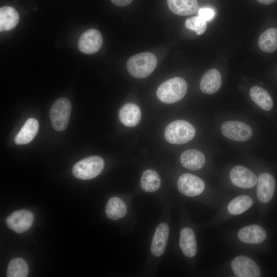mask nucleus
<instances>
[{"mask_svg": "<svg viewBox=\"0 0 277 277\" xmlns=\"http://www.w3.org/2000/svg\"><path fill=\"white\" fill-rule=\"evenodd\" d=\"M187 89V83L183 78L174 77L160 85L156 90V95L161 102L166 104H173L184 97Z\"/></svg>", "mask_w": 277, "mask_h": 277, "instance_id": "nucleus-1", "label": "nucleus"}, {"mask_svg": "<svg viewBox=\"0 0 277 277\" xmlns=\"http://www.w3.org/2000/svg\"><path fill=\"white\" fill-rule=\"evenodd\" d=\"M157 63V58L154 54L145 52L131 56L127 62L126 67L131 76L143 78L153 72Z\"/></svg>", "mask_w": 277, "mask_h": 277, "instance_id": "nucleus-2", "label": "nucleus"}, {"mask_svg": "<svg viewBox=\"0 0 277 277\" xmlns=\"http://www.w3.org/2000/svg\"><path fill=\"white\" fill-rule=\"evenodd\" d=\"M195 130L192 125L184 120H176L165 128L164 137L169 143L181 145L190 141L194 137Z\"/></svg>", "mask_w": 277, "mask_h": 277, "instance_id": "nucleus-3", "label": "nucleus"}, {"mask_svg": "<svg viewBox=\"0 0 277 277\" xmlns=\"http://www.w3.org/2000/svg\"><path fill=\"white\" fill-rule=\"evenodd\" d=\"M104 167L103 159L98 156H91L77 162L73 167L72 173L81 180H90L98 175Z\"/></svg>", "mask_w": 277, "mask_h": 277, "instance_id": "nucleus-4", "label": "nucleus"}, {"mask_svg": "<svg viewBox=\"0 0 277 277\" xmlns=\"http://www.w3.org/2000/svg\"><path fill=\"white\" fill-rule=\"evenodd\" d=\"M71 105L69 100L65 97L57 99L50 111V118L53 128L57 131L64 130L69 121Z\"/></svg>", "mask_w": 277, "mask_h": 277, "instance_id": "nucleus-5", "label": "nucleus"}, {"mask_svg": "<svg viewBox=\"0 0 277 277\" xmlns=\"http://www.w3.org/2000/svg\"><path fill=\"white\" fill-rule=\"evenodd\" d=\"M222 134L226 137L235 141L245 142L252 135V130L247 124L239 121L225 122L221 126Z\"/></svg>", "mask_w": 277, "mask_h": 277, "instance_id": "nucleus-6", "label": "nucleus"}, {"mask_svg": "<svg viewBox=\"0 0 277 277\" xmlns=\"http://www.w3.org/2000/svg\"><path fill=\"white\" fill-rule=\"evenodd\" d=\"M179 191L188 196H195L201 194L204 190V181L199 177L190 173H184L177 181Z\"/></svg>", "mask_w": 277, "mask_h": 277, "instance_id": "nucleus-7", "label": "nucleus"}, {"mask_svg": "<svg viewBox=\"0 0 277 277\" xmlns=\"http://www.w3.org/2000/svg\"><path fill=\"white\" fill-rule=\"evenodd\" d=\"M234 274L238 277H258L260 269L256 263L246 256L240 255L234 258L231 264Z\"/></svg>", "mask_w": 277, "mask_h": 277, "instance_id": "nucleus-8", "label": "nucleus"}, {"mask_svg": "<svg viewBox=\"0 0 277 277\" xmlns=\"http://www.w3.org/2000/svg\"><path fill=\"white\" fill-rule=\"evenodd\" d=\"M34 220L33 214L29 210L22 209L12 212L6 219L7 226L17 233L28 230Z\"/></svg>", "mask_w": 277, "mask_h": 277, "instance_id": "nucleus-9", "label": "nucleus"}, {"mask_svg": "<svg viewBox=\"0 0 277 277\" xmlns=\"http://www.w3.org/2000/svg\"><path fill=\"white\" fill-rule=\"evenodd\" d=\"M102 43L103 38L100 32L95 29H90L81 35L78 47L82 52L92 54L100 49Z\"/></svg>", "mask_w": 277, "mask_h": 277, "instance_id": "nucleus-10", "label": "nucleus"}, {"mask_svg": "<svg viewBox=\"0 0 277 277\" xmlns=\"http://www.w3.org/2000/svg\"><path fill=\"white\" fill-rule=\"evenodd\" d=\"M230 179L234 185L245 189L254 187L258 180L252 171L241 166H237L232 169L230 173Z\"/></svg>", "mask_w": 277, "mask_h": 277, "instance_id": "nucleus-11", "label": "nucleus"}, {"mask_svg": "<svg viewBox=\"0 0 277 277\" xmlns=\"http://www.w3.org/2000/svg\"><path fill=\"white\" fill-rule=\"evenodd\" d=\"M275 187V180L270 174H261L257 180L256 194L258 200L264 203L269 202L273 195Z\"/></svg>", "mask_w": 277, "mask_h": 277, "instance_id": "nucleus-12", "label": "nucleus"}, {"mask_svg": "<svg viewBox=\"0 0 277 277\" xmlns=\"http://www.w3.org/2000/svg\"><path fill=\"white\" fill-rule=\"evenodd\" d=\"M169 228L167 223H160L156 227L151 246V252L155 256L164 252L169 235Z\"/></svg>", "mask_w": 277, "mask_h": 277, "instance_id": "nucleus-13", "label": "nucleus"}, {"mask_svg": "<svg viewBox=\"0 0 277 277\" xmlns=\"http://www.w3.org/2000/svg\"><path fill=\"white\" fill-rule=\"evenodd\" d=\"M141 115L140 107L131 103L123 105L118 112V117L121 123L129 127L138 125L141 120Z\"/></svg>", "mask_w": 277, "mask_h": 277, "instance_id": "nucleus-14", "label": "nucleus"}, {"mask_svg": "<svg viewBox=\"0 0 277 277\" xmlns=\"http://www.w3.org/2000/svg\"><path fill=\"white\" fill-rule=\"evenodd\" d=\"M222 77L220 72L216 69L208 70L203 76L200 82L201 90L204 93L212 94L220 88Z\"/></svg>", "mask_w": 277, "mask_h": 277, "instance_id": "nucleus-15", "label": "nucleus"}, {"mask_svg": "<svg viewBox=\"0 0 277 277\" xmlns=\"http://www.w3.org/2000/svg\"><path fill=\"white\" fill-rule=\"evenodd\" d=\"M238 235L242 242L255 244L263 242L266 238V233L262 227L252 225L241 229L238 232Z\"/></svg>", "mask_w": 277, "mask_h": 277, "instance_id": "nucleus-16", "label": "nucleus"}, {"mask_svg": "<svg viewBox=\"0 0 277 277\" xmlns=\"http://www.w3.org/2000/svg\"><path fill=\"white\" fill-rule=\"evenodd\" d=\"M182 165L191 170L202 168L205 164V157L199 150L192 149L184 151L180 156Z\"/></svg>", "mask_w": 277, "mask_h": 277, "instance_id": "nucleus-17", "label": "nucleus"}, {"mask_svg": "<svg viewBox=\"0 0 277 277\" xmlns=\"http://www.w3.org/2000/svg\"><path fill=\"white\" fill-rule=\"evenodd\" d=\"M167 5L173 13L181 16L192 15L199 10L196 0H167Z\"/></svg>", "mask_w": 277, "mask_h": 277, "instance_id": "nucleus-18", "label": "nucleus"}, {"mask_svg": "<svg viewBox=\"0 0 277 277\" xmlns=\"http://www.w3.org/2000/svg\"><path fill=\"white\" fill-rule=\"evenodd\" d=\"M39 128L38 121L34 118H29L24 124L14 138L17 145H24L30 143L36 136Z\"/></svg>", "mask_w": 277, "mask_h": 277, "instance_id": "nucleus-19", "label": "nucleus"}, {"mask_svg": "<svg viewBox=\"0 0 277 277\" xmlns=\"http://www.w3.org/2000/svg\"><path fill=\"white\" fill-rule=\"evenodd\" d=\"M179 244L185 256H194L197 251V246L193 231L189 228H183L180 232Z\"/></svg>", "mask_w": 277, "mask_h": 277, "instance_id": "nucleus-20", "label": "nucleus"}, {"mask_svg": "<svg viewBox=\"0 0 277 277\" xmlns=\"http://www.w3.org/2000/svg\"><path fill=\"white\" fill-rule=\"evenodd\" d=\"M19 15L12 7L4 6L0 9V30L8 31L13 29L18 24Z\"/></svg>", "mask_w": 277, "mask_h": 277, "instance_id": "nucleus-21", "label": "nucleus"}, {"mask_svg": "<svg viewBox=\"0 0 277 277\" xmlns=\"http://www.w3.org/2000/svg\"><path fill=\"white\" fill-rule=\"evenodd\" d=\"M252 100L261 108L270 110L273 105L272 99L269 93L264 88L258 86L252 87L249 91Z\"/></svg>", "mask_w": 277, "mask_h": 277, "instance_id": "nucleus-22", "label": "nucleus"}, {"mask_svg": "<svg viewBox=\"0 0 277 277\" xmlns=\"http://www.w3.org/2000/svg\"><path fill=\"white\" fill-rule=\"evenodd\" d=\"M107 217L112 220L123 217L127 212L125 202L117 197H112L108 201L105 208Z\"/></svg>", "mask_w": 277, "mask_h": 277, "instance_id": "nucleus-23", "label": "nucleus"}, {"mask_svg": "<svg viewBox=\"0 0 277 277\" xmlns=\"http://www.w3.org/2000/svg\"><path fill=\"white\" fill-rule=\"evenodd\" d=\"M140 184L143 191L146 192H153L160 188L161 180L160 175L155 171L147 169L142 174Z\"/></svg>", "mask_w": 277, "mask_h": 277, "instance_id": "nucleus-24", "label": "nucleus"}, {"mask_svg": "<svg viewBox=\"0 0 277 277\" xmlns=\"http://www.w3.org/2000/svg\"><path fill=\"white\" fill-rule=\"evenodd\" d=\"M260 48L265 52L270 53L277 49V28H270L260 36L258 41Z\"/></svg>", "mask_w": 277, "mask_h": 277, "instance_id": "nucleus-25", "label": "nucleus"}, {"mask_svg": "<svg viewBox=\"0 0 277 277\" xmlns=\"http://www.w3.org/2000/svg\"><path fill=\"white\" fill-rule=\"evenodd\" d=\"M29 268L27 262L20 258L12 259L9 263L7 270L8 277H26Z\"/></svg>", "mask_w": 277, "mask_h": 277, "instance_id": "nucleus-26", "label": "nucleus"}, {"mask_svg": "<svg viewBox=\"0 0 277 277\" xmlns=\"http://www.w3.org/2000/svg\"><path fill=\"white\" fill-rule=\"evenodd\" d=\"M252 204L253 200L249 196H239L229 203L228 210L232 214H240L248 210Z\"/></svg>", "mask_w": 277, "mask_h": 277, "instance_id": "nucleus-27", "label": "nucleus"}, {"mask_svg": "<svg viewBox=\"0 0 277 277\" xmlns=\"http://www.w3.org/2000/svg\"><path fill=\"white\" fill-rule=\"evenodd\" d=\"M185 25L187 28L194 31L198 35L204 33L207 28L206 21L198 15L187 18Z\"/></svg>", "mask_w": 277, "mask_h": 277, "instance_id": "nucleus-28", "label": "nucleus"}, {"mask_svg": "<svg viewBox=\"0 0 277 277\" xmlns=\"http://www.w3.org/2000/svg\"><path fill=\"white\" fill-rule=\"evenodd\" d=\"M214 15V11L210 8H203L198 10V16L206 22L211 20Z\"/></svg>", "mask_w": 277, "mask_h": 277, "instance_id": "nucleus-29", "label": "nucleus"}, {"mask_svg": "<svg viewBox=\"0 0 277 277\" xmlns=\"http://www.w3.org/2000/svg\"><path fill=\"white\" fill-rule=\"evenodd\" d=\"M133 0H111L115 5L119 7H124L129 5Z\"/></svg>", "mask_w": 277, "mask_h": 277, "instance_id": "nucleus-30", "label": "nucleus"}, {"mask_svg": "<svg viewBox=\"0 0 277 277\" xmlns=\"http://www.w3.org/2000/svg\"><path fill=\"white\" fill-rule=\"evenodd\" d=\"M260 3L263 5H269L274 3L276 0H257Z\"/></svg>", "mask_w": 277, "mask_h": 277, "instance_id": "nucleus-31", "label": "nucleus"}]
</instances>
